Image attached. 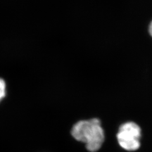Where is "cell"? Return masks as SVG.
Wrapping results in <instances>:
<instances>
[{
  "mask_svg": "<svg viewBox=\"0 0 152 152\" xmlns=\"http://www.w3.org/2000/svg\"><path fill=\"white\" fill-rule=\"evenodd\" d=\"M148 31L150 36L152 37V21L151 22V23H150L149 25V28H148Z\"/></svg>",
  "mask_w": 152,
  "mask_h": 152,
  "instance_id": "277c9868",
  "label": "cell"
},
{
  "mask_svg": "<svg viewBox=\"0 0 152 152\" xmlns=\"http://www.w3.org/2000/svg\"><path fill=\"white\" fill-rule=\"evenodd\" d=\"M71 134L75 140L84 143L90 152L98 151L104 141V130L101 121L97 118L75 123L71 130Z\"/></svg>",
  "mask_w": 152,
  "mask_h": 152,
  "instance_id": "6da1fadb",
  "label": "cell"
},
{
  "mask_svg": "<svg viewBox=\"0 0 152 152\" xmlns=\"http://www.w3.org/2000/svg\"><path fill=\"white\" fill-rule=\"evenodd\" d=\"M141 130L140 127L133 122L122 124L118 129L117 140L118 145L126 151H136L140 147Z\"/></svg>",
  "mask_w": 152,
  "mask_h": 152,
  "instance_id": "7a4b0ae2",
  "label": "cell"
},
{
  "mask_svg": "<svg viewBox=\"0 0 152 152\" xmlns=\"http://www.w3.org/2000/svg\"><path fill=\"white\" fill-rule=\"evenodd\" d=\"M6 95V83L4 80L0 78V101Z\"/></svg>",
  "mask_w": 152,
  "mask_h": 152,
  "instance_id": "3957f363",
  "label": "cell"
}]
</instances>
